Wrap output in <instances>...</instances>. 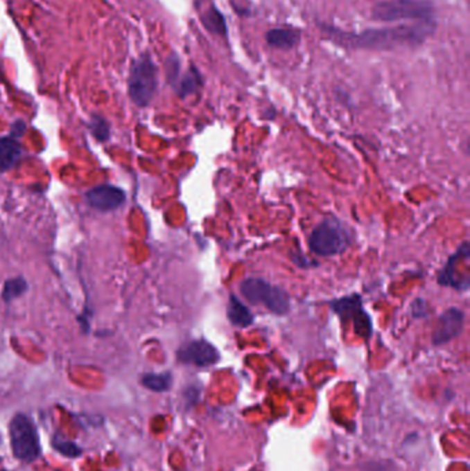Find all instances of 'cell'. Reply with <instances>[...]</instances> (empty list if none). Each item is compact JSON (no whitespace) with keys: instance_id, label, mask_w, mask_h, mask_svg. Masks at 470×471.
Instances as JSON below:
<instances>
[{"instance_id":"6da1fadb","label":"cell","mask_w":470,"mask_h":471,"mask_svg":"<svg viewBox=\"0 0 470 471\" xmlns=\"http://www.w3.org/2000/svg\"><path fill=\"white\" fill-rule=\"evenodd\" d=\"M437 24L414 22L412 25H396L371 28L361 32H347L337 26L322 24V32L337 46L349 50L392 51L399 48H417L422 46L436 30Z\"/></svg>"},{"instance_id":"7a4b0ae2","label":"cell","mask_w":470,"mask_h":471,"mask_svg":"<svg viewBox=\"0 0 470 471\" xmlns=\"http://www.w3.org/2000/svg\"><path fill=\"white\" fill-rule=\"evenodd\" d=\"M371 17L381 22H426L437 24L436 6L432 0H379L371 10Z\"/></svg>"},{"instance_id":"3957f363","label":"cell","mask_w":470,"mask_h":471,"mask_svg":"<svg viewBox=\"0 0 470 471\" xmlns=\"http://www.w3.org/2000/svg\"><path fill=\"white\" fill-rule=\"evenodd\" d=\"M8 437L11 454L24 463H33L42 455L40 437L36 425L22 412L15 414L8 423Z\"/></svg>"},{"instance_id":"277c9868","label":"cell","mask_w":470,"mask_h":471,"mask_svg":"<svg viewBox=\"0 0 470 471\" xmlns=\"http://www.w3.org/2000/svg\"><path fill=\"white\" fill-rule=\"evenodd\" d=\"M157 91V68L149 54H142L131 65L128 78V94L139 107H148Z\"/></svg>"},{"instance_id":"5b68a950","label":"cell","mask_w":470,"mask_h":471,"mask_svg":"<svg viewBox=\"0 0 470 471\" xmlns=\"http://www.w3.org/2000/svg\"><path fill=\"white\" fill-rule=\"evenodd\" d=\"M240 292L248 302L261 303L275 314H286L290 310L288 294L262 278H245L240 284Z\"/></svg>"},{"instance_id":"8992f818","label":"cell","mask_w":470,"mask_h":471,"mask_svg":"<svg viewBox=\"0 0 470 471\" xmlns=\"http://www.w3.org/2000/svg\"><path fill=\"white\" fill-rule=\"evenodd\" d=\"M348 232L338 224L324 221L309 236V248L319 256H333L348 248Z\"/></svg>"},{"instance_id":"52a82bcc","label":"cell","mask_w":470,"mask_h":471,"mask_svg":"<svg viewBox=\"0 0 470 471\" xmlns=\"http://www.w3.org/2000/svg\"><path fill=\"white\" fill-rule=\"evenodd\" d=\"M333 309L337 314H340L344 320H351L353 323L354 332L358 337L368 338L372 334V326L371 319L365 313V310L361 306V299L357 295L347 296L338 301H334L331 303Z\"/></svg>"},{"instance_id":"ba28073f","label":"cell","mask_w":470,"mask_h":471,"mask_svg":"<svg viewBox=\"0 0 470 471\" xmlns=\"http://www.w3.org/2000/svg\"><path fill=\"white\" fill-rule=\"evenodd\" d=\"M177 358L184 364L209 366L220 359V353L210 342L199 339L181 346V349L177 352Z\"/></svg>"},{"instance_id":"9c48e42d","label":"cell","mask_w":470,"mask_h":471,"mask_svg":"<svg viewBox=\"0 0 470 471\" xmlns=\"http://www.w3.org/2000/svg\"><path fill=\"white\" fill-rule=\"evenodd\" d=\"M464 320H465V316H464L462 310H460L457 308L446 310L439 317L437 326L433 331V337H432L433 345L440 346V345H444V344L453 341L454 338H457L462 332Z\"/></svg>"},{"instance_id":"30bf717a","label":"cell","mask_w":470,"mask_h":471,"mask_svg":"<svg viewBox=\"0 0 470 471\" xmlns=\"http://www.w3.org/2000/svg\"><path fill=\"white\" fill-rule=\"evenodd\" d=\"M86 200L90 207L107 213L116 210L124 203L125 193L123 189L112 185H100L86 193Z\"/></svg>"},{"instance_id":"8fae6325","label":"cell","mask_w":470,"mask_h":471,"mask_svg":"<svg viewBox=\"0 0 470 471\" xmlns=\"http://www.w3.org/2000/svg\"><path fill=\"white\" fill-rule=\"evenodd\" d=\"M301 37V30L294 28H272L265 35V40L269 47L284 51L295 48L299 44Z\"/></svg>"},{"instance_id":"7c38bea8","label":"cell","mask_w":470,"mask_h":471,"mask_svg":"<svg viewBox=\"0 0 470 471\" xmlns=\"http://www.w3.org/2000/svg\"><path fill=\"white\" fill-rule=\"evenodd\" d=\"M203 26L211 33L228 39V24L224 14L216 4H210L209 8L202 14Z\"/></svg>"},{"instance_id":"4fadbf2b","label":"cell","mask_w":470,"mask_h":471,"mask_svg":"<svg viewBox=\"0 0 470 471\" xmlns=\"http://www.w3.org/2000/svg\"><path fill=\"white\" fill-rule=\"evenodd\" d=\"M22 153L19 142L8 135L0 138V172L8 171L19 160Z\"/></svg>"},{"instance_id":"5bb4252c","label":"cell","mask_w":470,"mask_h":471,"mask_svg":"<svg viewBox=\"0 0 470 471\" xmlns=\"http://www.w3.org/2000/svg\"><path fill=\"white\" fill-rule=\"evenodd\" d=\"M202 87H203L202 73L193 65L184 73V76L181 79H178L177 85L174 86V89L177 90V94L181 98H186L188 96L198 93Z\"/></svg>"},{"instance_id":"9a60e30c","label":"cell","mask_w":470,"mask_h":471,"mask_svg":"<svg viewBox=\"0 0 470 471\" xmlns=\"http://www.w3.org/2000/svg\"><path fill=\"white\" fill-rule=\"evenodd\" d=\"M227 316L229 321L238 328H247L254 323V316L250 312V309L245 305H243L235 295H231L229 298Z\"/></svg>"},{"instance_id":"2e32d148","label":"cell","mask_w":470,"mask_h":471,"mask_svg":"<svg viewBox=\"0 0 470 471\" xmlns=\"http://www.w3.org/2000/svg\"><path fill=\"white\" fill-rule=\"evenodd\" d=\"M141 383L148 390H152V391H156V393H163V391L170 390L171 383H173V377L168 372L145 373L141 379Z\"/></svg>"},{"instance_id":"e0dca14e","label":"cell","mask_w":470,"mask_h":471,"mask_svg":"<svg viewBox=\"0 0 470 471\" xmlns=\"http://www.w3.org/2000/svg\"><path fill=\"white\" fill-rule=\"evenodd\" d=\"M51 445H53V448L58 454H61L62 456L69 458V459H76V458L83 455V450L78 444H75L71 440L64 438L61 434H54L53 436Z\"/></svg>"},{"instance_id":"ac0fdd59","label":"cell","mask_w":470,"mask_h":471,"mask_svg":"<svg viewBox=\"0 0 470 471\" xmlns=\"http://www.w3.org/2000/svg\"><path fill=\"white\" fill-rule=\"evenodd\" d=\"M28 290V283L24 277H14V278H8L4 285H3V291H1V296L3 301L6 303H10L11 301L17 299L18 296H21L22 294H25Z\"/></svg>"},{"instance_id":"d6986e66","label":"cell","mask_w":470,"mask_h":471,"mask_svg":"<svg viewBox=\"0 0 470 471\" xmlns=\"http://www.w3.org/2000/svg\"><path fill=\"white\" fill-rule=\"evenodd\" d=\"M92 134L94 135V138L97 141H107L110 138V134H111V128H110V124L108 121L101 116H97L94 115L92 120H90V125H89Z\"/></svg>"},{"instance_id":"ffe728a7","label":"cell","mask_w":470,"mask_h":471,"mask_svg":"<svg viewBox=\"0 0 470 471\" xmlns=\"http://www.w3.org/2000/svg\"><path fill=\"white\" fill-rule=\"evenodd\" d=\"M181 73V61L175 53H171L166 60V76L168 83L174 87L180 79Z\"/></svg>"},{"instance_id":"44dd1931","label":"cell","mask_w":470,"mask_h":471,"mask_svg":"<svg viewBox=\"0 0 470 471\" xmlns=\"http://www.w3.org/2000/svg\"><path fill=\"white\" fill-rule=\"evenodd\" d=\"M24 131H25V123H24V121H15L14 125H12V130H11V132H12L11 136L17 138V136H19Z\"/></svg>"}]
</instances>
